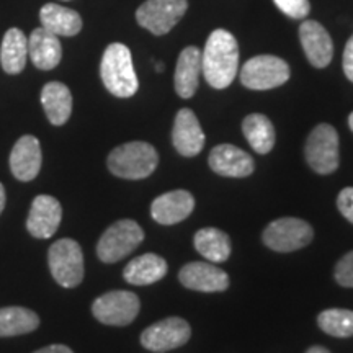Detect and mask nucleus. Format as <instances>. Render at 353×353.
Segmentation results:
<instances>
[{
	"mask_svg": "<svg viewBox=\"0 0 353 353\" xmlns=\"http://www.w3.org/2000/svg\"><path fill=\"white\" fill-rule=\"evenodd\" d=\"M239 69V46L226 30H214L201 52V72L213 88H226Z\"/></svg>",
	"mask_w": 353,
	"mask_h": 353,
	"instance_id": "nucleus-1",
	"label": "nucleus"
},
{
	"mask_svg": "<svg viewBox=\"0 0 353 353\" xmlns=\"http://www.w3.org/2000/svg\"><path fill=\"white\" fill-rule=\"evenodd\" d=\"M100 76L110 94L120 99H130L139 88L131 51L121 43L110 44L105 50L100 64Z\"/></svg>",
	"mask_w": 353,
	"mask_h": 353,
	"instance_id": "nucleus-2",
	"label": "nucleus"
},
{
	"mask_svg": "<svg viewBox=\"0 0 353 353\" xmlns=\"http://www.w3.org/2000/svg\"><path fill=\"white\" fill-rule=\"evenodd\" d=\"M107 164L110 172L120 179L141 180L156 170L159 154L154 145L143 141H132L114 148L110 152Z\"/></svg>",
	"mask_w": 353,
	"mask_h": 353,
	"instance_id": "nucleus-3",
	"label": "nucleus"
},
{
	"mask_svg": "<svg viewBox=\"0 0 353 353\" xmlns=\"http://www.w3.org/2000/svg\"><path fill=\"white\" fill-rule=\"evenodd\" d=\"M143 241L144 231L136 221H117L101 234L97 244V255L103 263H114L130 255Z\"/></svg>",
	"mask_w": 353,
	"mask_h": 353,
	"instance_id": "nucleus-4",
	"label": "nucleus"
},
{
	"mask_svg": "<svg viewBox=\"0 0 353 353\" xmlns=\"http://www.w3.org/2000/svg\"><path fill=\"white\" fill-rule=\"evenodd\" d=\"M51 275L64 288H76L83 280V254L79 242L74 239H59L48 252Z\"/></svg>",
	"mask_w": 353,
	"mask_h": 353,
	"instance_id": "nucleus-5",
	"label": "nucleus"
},
{
	"mask_svg": "<svg viewBox=\"0 0 353 353\" xmlns=\"http://www.w3.org/2000/svg\"><path fill=\"white\" fill-rule=\"evenodd\" d=\"M304 156L309 167L321 175L332 174L339 167V134L334 126L322 123L307 136Z\"/></svg>",
	"mask_w": 353,
	"mask_h": 353,
	"instance_id": "nucleus-6",
	"label": "nucleus"
},
{
	"mask_svg": "<svg viewBox=\"0 0 353 353\" xmlns=\"http://www.w3.org/2000/svg\"><path fill=\"white\" fill-rule=\"evenodd\" d=\"M290 79V65L281 57L255 56L242 65L241 82L250 90H270L283 85Z\"/></svg>",
	"mask_w": 353,
	"mask_h": 353,
	"instance_id": "nucleus-7",
	"label": "nucleus"
},
{
	"mask_svg": "<svg viewBox=\"0 0 353 353\" xmlns=\"http://www.w3.org/2000/svg\"><path fill=\"white\" fill-rule=\"evenodd\" d=\"M141 303L134 293L125 290L108 291L92 304L95 319L107 325H128L139 314Z\"/></svg>",
	"mask_w": 353,
	"mask_h": 353,
	"instance_id": "nucleus-8",
	"label": "nucleus"
},
{
	"mask_svg": "<svg viewBox=\"0 0 353 353\" xmlns=\"http://www.w3.org/2000/svg\"><path fill=\"white\" fill-rule=\"evenodd\" d=\"M314 237L309 223L298 218H281L273 221L263 231L265 245L275 252H293L303 249Z\"/></svg>",
	"mask_w": 353,
	"mask_h": 353,
	"instance_id": "nucleus-9",
	"label": "nucleus"
},
{
	"mask_svg": "<svg viewBox=\"0 0 353 353\" xmlns=\"http://www.w3.org/2000/svg\"><path fill=\"white\" fill-rule=\"evenodd\" d=\"M187 0H145L136 12V20L156 37L167 34L187 13Z\"/></svg>",
	"mask_w": 353,
	"mask_h": 353,
	"instance_id": "nucleus-10",
	"label": "nucleus"
},
{
	"mask_svg": "<svg viewBox=\"0 0 353 353\" xmlns=\"http://www.w3.org/2000/svg\"><path fill=\"white\" fill-rule=\"evenodd\" d=\"M190 335H192V329L187 321L182 317H167L164 321L149 325L141 334V343L148 350L164 353L185 345L190 341Z\"/></svg>",
	"mask_w": 353,
	"mask_h": 353,
	"instance_id": "nucleus-11",
	"label": "nucleus"
},
{
	"mask_svg": "<svg viewBox=\"0 0 353 353\" xmlns=\"http://www.w3.org/2000/svg\"><path fill=\"white\" fill-rule=\"evenodd\" d=\"M63 219V206L54 196L39 195L33 200L30 208L26 229L37 239H50L59 229Z\"/></svg>",
	"mask_w": 353,
	"mask_h": 353,
	"instance_id": "nucleus-12",
	"label": "nucleus"
},
{
	"mask_svg": "<svg viewBox=\"0 0 353 353\" xmlns=\"http://www.w3.org/2000/svg\"><path fill=\"white\" fill-rule=\"evenodd\" d=\"M299 39L309 63L317 69L327 68L334 56V43L327 30L314 20H306L299 26Z\"/></svg>",
	"mask_w": 353,
	"mask_h": 353,
	"instance_id": "nucleus-13",
	"label": "nucleus"
},
{
	"mask_svg": "<svg viewBox=\"0 0 353 353\" xmlns=\"http://www.w3.org/2000/svg\"><path fill=\"white\" fill-rule=\"evenodd\" d=\"M172 143L176 152L183 157H195L201 152L205 145V132L196 114L190 108H182L176 113L172 130Z\"/></svg>",
	"mask_w": 353,
	"mask_h": 353,
	"instance_id": "nucleus-14",
	"label": "nucleus"
},
{
	"mask_svg": "<svg viewBox=\"0 0 353 353\" xmlns=\"http://www.w3.org/2000/svg\"><path fill=\"white\" fill-rule=\"evenodd\" d=\"M179 280L185 288L203 291V293H218L229 286L228 273L206 262L187 263L180 270Z\"/></svg>",
	"mask_w": 353,
	"mask_h": 353,
	"instance_id": "nucleus-15",
	"label": "nucleus"
},
{
	"mask_svg": "<svg viewBox=\"0 0 353 353\" xmlns=\"http://www.w3.org/2000/svg\"><path fill=\"white\" fill-rule=\"evenodd\" d=\"M41 145L32 134H25L17 141L10 152V170L20 182H30L37 179L41 170Z\"/></svg>",
	"mask_w": 353,
	"mask_h": 353,
	"instance_id": "nucleus-16",
	"label": "nucleus"
},
{
	"mask_svg": "<svg viewBox=\"0 0 353 353\" xmlns=\"http://www.w3.org/2000/svg\"><path fill=\"white\" fill-rule=\"evenodd\" d=\"M208 162L214 174L234 176V179L249 176L255 169L254 159L232 144L216 145L210 152Z\"/></svg>",
	"mask_w": 353,
	"mask_h": 353,
	"instance_id": "nucleus-17",
	"label": "nucleus"
},
{
	"mask_svg": "<svg viewBox=\"0 0 353 353\" xmlns=\"http://www.w3.org/2000/svg\"><path fill=\"white\" fill-rule=\"evenodd\" d=\"M195 208V198L185 190H175V192L164 193L152 201L151 216L152 219L164 226L180 223L187 219Z\"/></svg>",
	"mask_w": 353,
	"mask_h": 353,
	"instance_id": "nucleus-18",
	"label": "nucleus"
},
{
	"mask_svg": "<svg viewBox=\"0 0 353 353\" xmlns=\"http://www.w3.org/2000/svg\"><path fill=\"white\" fill-rule=\"evenodd\" d=\"M28 57L32 59L34 68L41 70L54 69L63 57V46H61L59 37L48 32L43 26L33 30L28 38Z\"/></svg>",
	"mask_w": 353,
	"mask_h": 353,
	"instance_id": "nucleus-19",
	"label": "nucleus"
},
{
	"mask_svg": "<svg viewBox=\"0 0 353 353\" xmlns=\"http://www.w3.org/2000/svg\"><path fill=\"white\" fill-rule=\"evenodd\" d=\"M201 74V52L195 46H188L180 52L174 76L175 90L182 99H192L198 88Z\"/></svg>",
	"mask_w": 353,
	"mask_h": 353,
	"instance_id": "nucleus-20",
	"label": "nucleus"
},
{
	"mask_svg": "<svg viewBox=\"0 0 353 353\" xmlns=\"http://www.w3.org/2000/svg\"><path fill=\"white\" fill-rule=\"evenodd\" d=\"M169 265L161 255L144 254L132 259L123 270V278L130 285L145 286L162 280L167 275Z\"/></svg>",
	"mask_w": 353,
	"mask_h": 353,
	"instance_id": "nucleus-21",
	"label": "nucleus"
},
{
	"mask_svg": "<svg viewBox=\"0 0 353 353\" xmlns=\"http://www.w3.org/2000/svg\"><path fill=\"white\" fill-rule=\"evenodd\" d=\"M41 103L51 125L63 126L72 113V94L63 82H50L41 90Z\"/></svg>",
	"mask_w": 353,
	"mask_h": 353,
	"instance_id": "nucleus-22",
	"label": "nucleus"
},
{
	"mask_svg": "<svg viewBox=\"0 0 353 353\" xmlns=\"http://www.w3.org/2000/svg\"><path fill=\"white\" fill-rule=\"evenodd\" d=\"M39 20L43 28L54 33L56 37H76L82 30L81 15L72 8H65L57 3H46L39 10Z\"/></svg>",
	"mask_w": 353,
	"mask_h": 353,
	"instance_id": "nucleus-23",
	"label": "nucleus"
},
{
	"mask_svg": "<svg viewBox=\"0 0 353 353\" xmlns=\"http://www.w3.org/2000/svg\"><path fill=\"white\" fill-rule=\"evenodd\" d=\"M28 59V39L19 28H10L6 33L0 48V63L7 74H20Z\"/></svg>",
	"mask_w": 353,
	"mask_h": 353,
	"instance_id": "nucleus-24",
	"label": "nucleus"
},
{
	"mask_svg": "<svg viewBox=\"0 0 353 353\" xmlns=\"http://www.w3.org/2000/svg\"><path fill=\"white\" fill-rule=\"evenodd\" d=\"M39 327V317L32 309L20 306L0 307V337L30 334Z\"/></svg>",
	"mask_w": 353,
	"mask_h": 353,
	"instance_id": "nucleus-25",
	"label": "nucleus"
},
{
	"mask_svg": "<svg viewBox=\"0 0 353 353\" xmlns=\"http://www.w3.org/2000/svg\"><path fill=\"white\" fill-rule=\"evenodd\" d=\"M195 249L211 263H221L231 255V241L221 229L203 228L195 234Z\"/></svg>",
	"mask_w": 353,
	"mask_h": 353,
	"instance_id": "nucleus-26",
	"label": "nucleus"
},
{
	"mask_svg": "<svg viewBox=\"0 0 353 353\" xmlns=\"http://www.w3.org/2000/svg\"><path fill=\"white\" fill-rule=\"evenodd\" d=\"M242 132L245 139L259 154H268L275 145V128L265 114L252 113L242 121Z\"/></svg>",
	"mask_w": 353,
	"mask_h": 353,
	"instance_id": "nucleus-27",
	"label": "nucleus"
},
{
	"mask_svg": "<svg viewBox=\"0 0 353 353\" xmlns=\"http://www.w3.org/2000/svg\"><path fill=\"white\" fill-rule=\"evenodd\" d=\"M317 324L332 337L347 339L353 335V311L348 309H327L317 316Z\"/></svg>",
	"mask_w": 353,
	"mask_h": 353,
	"instance_id": "nucleus-28",
	"label": "nucleus"
},
{
	"mask_svg": "<svg viewBox=\"0 0 353 353\" xmlns=\"http://www.w3.org/2000/svg\"><path fill=\"white\" fill-rule=\"evenodd\" d=\"M275 6L280 8L285 15H288L290 19L294 20H303L306 19L311 12V3L309 0H273Z\"/></svg>",
	"mask_w": 353,
	"mask_h": 353,
	"instance_id": "nucleus-29",
	"label": "nucleus"
},
{
	"mask_svg": "<svg viewBox=\"0 0 353 353\" xmlns=\"http://www.w3.org/2000/svg\"><path fill=\"white\" fill-rule=\"evenodd\" d=\"M335 280L341 286L353 288V250L339 260L335 267Z\"/></svg>",
	"mask_w": 353,
	"mask_h": 353,
	"instance_id": "nucleus-30",
	"label": "nucleus"
},
{
	"mask_svg": "<svg viewBox=\"0 0 353 353\" xmlns=\"http://www.w3.org/2000/svg\"><path fill=\"white\" fill-rule=\"evenodd\" d=\"M339 211L353 224V187L343 188L337 198Z\"/></svg>",
	"mask_w": 353,
	"mask_h": 353,
	"instance_id": "nucleus-31",
	"label": "nucleus"
},
{
	"mask_svg": "<svg viewBox=\"0 0 353 353\" xmlns=\"http://www.w3.org/2000/svg\"><path fill=\"white\" fill-rule=\"evenodd\" d=\"M342 64H343V72H345L347 79L353 82V37L348 39L345 50H343Z\"/></svg>",
	"mask_w": 353,
	"mask_h": 353,
	"instance_id": "nucleus-32",
	"label": "nucleus"
},
{
	"mask_svg": "<svg viewBox=\"0 0 353 353\" xmlns=\"http://www.w3.org/2000/svg\"><path fill=\"white\" fill-rule=\"evenodd\" d=\"M33 353H74V352L70 350L69 347H65V345H59V343H56V345H50V347L39 348V350L33 352Z\"/></svg>",
	"mask_w": 353,
	"mask_h": 353,
	"instance_id": "nucleus-33",
	"label": "nucleus"
},
{
	"mask_svg": "<svg viewBox=\"0 0 353 353\" xmlns=\"http://www.w3.org/2000/svg\"><path fill=\"white\" fill-rule=\"evenodd\" d=\"M6 200H7V195H6V188H3V185L0 183V214H2L3 208H6Z\"/></svg>",
	"mask_w": 353,
	"mask_h": 353,
	"instance_id": "nucleus-34",
	"label": "nucleus"
},
{
	"mask_svg": "<svg viewBox=\"0 0 353 353\" xmlns=\"http://www.w3.org/2000/svg\"><path fill=\"white\" fill-rule=\"evenodd\" d=\"M306 353H330V352L327 350V348H324V347H321V345H314V347L309 348Z\"/></svg>",
	"mask_w": 353,
	"mask_h": 353,
	"instance_id": "nucleus-35",
	"label": "nucleus"
},
{
	"mask_svg": "<svg viewBox=\"0 0 353 353\" xmlns=\"http://www.w3.org/2000/svg\"><path fill=\"white\" fill-rule=\"evenodd\" d=\"M348 126H350V130L353 131V112L350 113V117H348Z\"/></svg>",
	"mask_w": 353,
	"mask_h": 353,
	"instance_id": "nucleus-36",
	"label": "nucleus"
},
{
	"mask_svg": "<svg viewBox=\"0 0 353 353\" xmlns=\"http://www.w3.org/2000/svg\"><path fill=\"white\" fill-rule=\"evenodd\" d=\"M156 70H157V72H162V70H164V64H157Z\"/></svg>",
	"mask_w": 353,
	"mask_h": 353,
	"instance_id": "nucleus-37",
	"label": "nucleus"
}]
</instances>
